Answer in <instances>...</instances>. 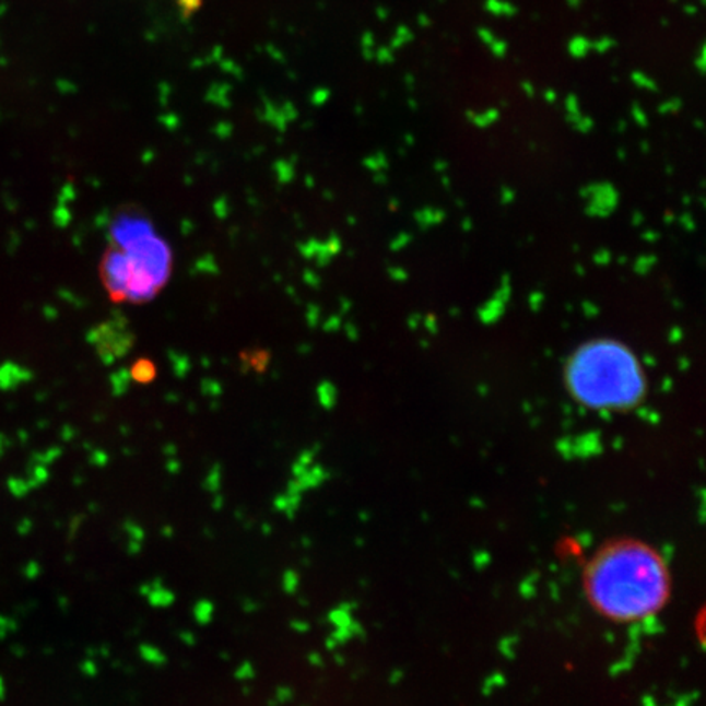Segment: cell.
I'll return each instance as SVG.
<instances>
[{"instance_id": "cell-2", "label": "cell", "mask_w": 706, "mask_h": 706, "mask_svg": "<svg viewBox=\"0 0 706 706\" xmlns=\"http://www.w3.org/2000/svg\"><path fill=\"white\" fill-rule=\"evenodd\" d=\"M564 378L574 399L597 411H626L639 404L646 391L638 358L616 341L580 345L567 362Z\"/></svg>"}, {"instance_id": "cell-1", "label": "cell", "mask_w": 706, "mask_h": 706, "mask_svg": "<svg viewBox=\"0 0 706 706\" xmlns=\"http://www.w3.org/2000/svg\"><path fill=\"white\" fill-rule=\"evenodd\" d=\"M584 590L599 615L619 623L642 622L669 602L671 573L658 550L623 538L593 554L584 573Z\"/></svg>"}]
</instances>
